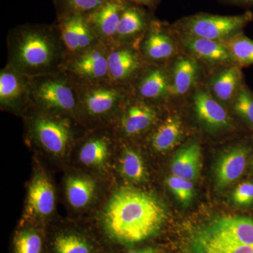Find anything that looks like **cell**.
Instances as JSON below:
<instances>
[{
	"label": "cell",
	"instance_id": "1",
	"mask_svg": "<svg viewBox=\"0 0 253 253\" xmlns=\"http://www.w3.org/2000/svg\"><path fill=\"white\" fill-rule=\"evenodd\" d=\"M166 219V208L157 198L123 188L113 194L106 206L103 229L113 242L132 246L156 236Z\"/></svg>",
	"mask_w": 253,
	"mask_h": 253
},
{
	"label": "cell",
	"instance_id": "2",
	"mask_svg": "<svg viewBox=\"0 0 253 253\" xmlns=\"http://www.w3.org/2000/svg\"><path fill=\"white\" fill-rule=\"evenodd\" d=\"M6 44V64L31 78L61 71L67 57L54 22L16 26L8 33Z\"/></svg>",
	"mask_w": 253,
	"mask_h": 253
},
{
	"label": "cell",
	"instance_id": "3",
	"mask_svg": "<svg viewBox=\"0 0 253 253\" xmlns=\"http://www.w3.org/2000/svg\"><path fill=\"white\" fill-rule=\"evenodd\" d=\"M32 91L37 109L78 121V84L63 71L32 78Z\"/></svg>",
	"mask_w": 253,
	"mask_h": 253
},
{
	"label": "cell",
	"instance_id": "4",
	"mask_svg": "<svg viewBox=\"0 0 253 253\" xmlns=\"http://www.w3.org/2000/svg\"><path fill=\"white\" fill-rule=\"evenodd\" d=\"M79 109L78 121L111 119L118 115L131 94V89L111 82L78 84Z\"/></svg>",
	"mask_w": 253,
	"mask_h": 253
},
{
	"label": "cell",
	"instance_id": "5",
	"mask_svg": "<svg viewBox=\"0 0 253 253\" xmlns=\"http://www.w3.org/2000/svg\"><path fill=\"white\" fill-rule=\"evenodd\" d=\"M29 133L36 143L50 154L66 153L74 136L71 116L55 114L33 108L28 117Z\"/></svg>",
	"mask_w": 253,
	"mask_h": 253
},
{
	"label": "cell",
	"instance_id": "6",
	"mask_svg": "<svg viewBox=\"0 0 253 253\" xmlns=\"http://www.w3.org/2000/svg\"><path fill=\"white\" fill-rule=\"evenodd\" d=\"M108 53L109 46L100 42L89 49L66 58L61 71L78 84L109 81Z\"/></svg>",
	"mask_w": 253,
	"mask_h": 253
},
{
	"label": "cell",
	"instance_id": "7",
	"mask_svg": "<svg viewBox=\"0 0 253 253\" xmlns=\"http://www.w3.org/2000/svg\"><path fill=\"white\" fill-rule=\"evenodd\" d=\"M251 11L235 16L199 14L186 18L181 28L189 36L217 40L234 36L252 21Z\"/></svg>",
	"mask_w": 253,
	"mask_h": 253
},
{
	"label": "cell",
	"instance_id": "8",
	"mask_svg": "<svg viewBox=\"0 0 253 253\" xmlns=\"http://www.w3.org/2000/svg\"><path fill=\"white\" fill-rule=\"evenodd\" d=\"M109 81L117 85L130 88L147 63L137 46L133 44H114L108 53Z\"/></svg>",
	"mask_w": 253,
	"mask_h": 253
},
{
	"label": "cell",
	"instance_id": "9",
	"mask_svg": "<svg viewBox=\"0 0 253 253\" xmlns=\"http://www.w3.org/2000/svg\"><path fill=\"white\" fill-rule=\"evenodd\" d=\"M0 106L2 109L19 113L34 108L32 78L5 65L0 71Z\"/></svg>",
	"mask_w": 253,
	"mask_h": 253
},
{
	"label": "cell",
	"instance_id": "10",
	"mask_svg": "<svg viewBox=\"0 0 253 253\" xmlns=\"http://www.w3.org/2000/svg\"><path fill=\"white\" fill-rule=\"evenodd\" d=\"M54 23L59 30L67 57L79 54L100 42L84 15L70 14L56 16Z\"/></svg>",
	"mask_w": 253,
	"mask_h": 253
},
{
	"label": "cell",
	"instance_id": "11",
	"mask_svg": "<svg viewBox=\"0 0 253 253\" xmlns=\"http://www.w3.org/2000/svg\"><path fill=\"white\" fill-rule=\"evenodd\" d=\"M119 131L126 137L140 135L154 126L158 113L151 103L129 95L118 115Z\"/></svg>",
	"mask_w": 253,
	"mask_h": 253
},
{
	"label": "cell",
	"instance_id": "12",
	"mask_svg": "<svg viewBox=\"0 0 253 253\" xmlns=\"http://www.w3.org/2000/svg\"><path fill=\"white\" fill-rule=\"evenodd\" d=\"M152 19L146 8L125 1L124 9L118 23L113 45L133 44L136 46V42L139 40L141 41L149 29Z\"/></svg>",
	"mask_w": 253,
	"mask_h": 253
},
{
	"label": "cell",
	"instance_id": "13",
	"mask_svg": "<svg viewBox=\"0 0 253 253\" xmlns=\"http://www.w3.org/2000/svg\"><path fill=\"white\" fill-rule=\"evenodd\" d=\"M124 0H108L105 4L86 16L98 40L108 46L113 45L123 9Z\"/></svg>",
	"mask_w": 253,
	"mask_h": 253
},
{
	"label": "cell",
	"instance_id": "14",
	"mask_svg": "<svg viewBox=\"0 0 253 253\" xmlns=\"http://www.w3.org/2000/svg\"><path fill=\"white\" fill-rule=\"evenodd\" d=\"M201 229L234 244L253 247L252 218L226 216L214 219Z\"/></svg>",
	"mask_w": 253,
	"mask_h": 253
},
{
	"label": "cell",
	"instance_id": "15",
	"mask_svg": "<svg viewBox=\"0 0 253 253\" xmlns=\"http://www.w3.org/2000/svg\"><path fill=\"white\" fill-rule=\"evenodd\" d=\"M130 89L136 97L152 104L163 99L170 91L171 85L163 68L148 64Z\"/></svg>",
	"mask_w": 253,
	"mask_h": 253
},
{
	"label": "cell",
	"instance_id": "16",
	"mask_svg": "<svg viewBox=\"0 0 253 253\" xmlns=\"http://www.w3.org/2000/svg\"><path fill=\"white\" fill-rule=\"evenodd\" d=\"M137 47L147 62L156 63L169 59L174 51L170 38L161 23L155 19L151 21Z\"/></svg>",
	"mask_w": 253,
	"mask_h": 253
},
{
	"label": "cell",
	"instance_id": "17",
	"mask_svg": "<svg viewBox=\"0 0 253 253\" xmlns=\"http://www.w3.org/2000/svg\"><path fill=\"white\" fill-rule=\"evenodd\" d=\"M248 151L244 147H236L224 153L215 168L218 187L225 188L242 175L246 167Z\"/></svg>",
	"mask_w": 253,
	"mask_h": 253
},
{
	"label": "cell",
	"instance_id": "18",
	"mask_svg": "<svg viewBox=\"0 0 253 253\" xmlns=\"http://www.w3.org/2000/svg\"><path fill=\"white\" fill-rule=\"evenodd\" d=\"M189 249L190 253H253V247L234 244L201 228L191 236Z\"/></svg>",
	"mask_w": 253,
	"mask_h": 253
},
{
	"label": "cell",
	"instance_id": "19",
	"mask_svg": "<svg viewBox=\"0 0 253 253\" xmlns=\"http://www.w3.org/2000/svg\"><path fill=\"white\" fill-rule=\"evenodd\" d=\"M55 194L52 184L43 175H36L28 190V208L30 212L44 217L54 211Z\"/></svg>",
	"mask_w": 253,
	"mask_h": 253
},
{
	"label": "cell",
	"instance_id": "20",
	"mask_svg": "<svg viewBox=\"0 0 253 253\" xmlns=\"http://www.w3.org/2000/svg\"><path fill=\"white\" fill-rule=\"evenodd\" d=\"M202 166L201 148L192 143L178 151L173 158L171 172L172 175L181 176L191 181L199 177Z\"/></svg>",
	"mask_w": 253,
	"mask_h": 253
},
{
	"label": "cell",
	"instance_id": "21",
	"mask_svg": "<svg viewBox=\"0 0 253 253\" xmlns=\"http://www.w3.org/2000/svg\"><path fill=\"white\" fill-rule=\"evenodd\" d=\"M194 107L200 121L209 127L218 129L229 125V118L225 110L206 91L196 93Z\"/></svg>",
	"mask_w": 253,
	"mask_h": 253
},
{
	"label": "cell",
	"instance_id": "22",
	"mask_svg": "<svg viewBox=\"0 0 253 253\" xmlns=\"http://www.w3.org/2000/svg\"><path fill=\"white\" fill-rule=\"evenodd\" d=\"M181 135L182 126L180 119L176 116H170L153 133L151 146L158 152H167L179 143Z\"/></svg>",
	"mask_w": 253,
	"mask_h": 253
},
{
	"label": "cell",
	"instance_id": "23",
	"mask_svg": "<svg viewBox=\"0 0 253 253\" xmlns=\"http://www.w3.org/2000/svg\"><path fill=\"white\" fill-rule=\"evenodd\" d=\"M186 46L194 54L211 62H225L231 59L229 50L214 40L189 36Z\"/></svg>",
	"mask_w": 253,
	"mask_h": 253
},
{
	"label": "cell",
	"instance_id": "24",
	"mask_svg": "<svg viewBox=\"0 0 253 253\" xmlns=\"http://www.w3.org/2000/svg\"><path fill=\"white\" fill-rule=\"evenodd\" d=\"M111 139L104 134L91 136L84 141L79 153L80 160L87 166H101L109 156Z\"/></svg>",
	"mask_w": 253,
	"mask_h": 253
},
{
	"label": "cell",
	"instance_id": "25",
	"mask_svg": "<svg viewBox=\"0 0 253 253\" xmlns=\"http://www.w3.org/2000/svg\"><path fill=\"white\" fill-rule=\"evenodd\" d=\"M94 181L86 177L72 176L66 181V195L69 204L75 208L85 207L95 192Z\"/></svg>",
	"mask_w": 253,
	"mask_h": 253
},
{
	"label": "cell",
	"instance_id": "26",
	"mask_svg": "<svg viewBox=\"0 0 253 253\" xmlns=\"http://www.w3.org/2000/svg\"><path fill=\"white\" fill-rule=\"evenodd\" d=\"M198 66L194 60L181 58L174 66L173 84L170 92L183 95L188 92L197 77Z\"/></svg>",
	"mask_w": 253,
	"mask_h": 253
},
{
	"label": "cell",
	"instance_id": "27",
	"mask_svg": "<svg viewBox=\"0 0 253 253\" xmlns=\"http://www.w3.org/2000/svg\"><path fill=\"white\" fill-rule=\"evenodd\" d=\"M53 253H94V246L85 236L75 232L57 234L51 243Z\"/></svg>",
	"mask_w": 253,
	"mask_h": 253
},
{
	"label": "cell",
	"instance_id": "28",
	"mask_svg": "<svg viewBox=\"0 0 253 253\" xmlns=\"http://www.w3.org/2000/svg\"><path fill=\"white\" fill-rule=\"evenodd\" d=\"M108 0H53L56 16L70 14L87 16Z\"/></svg>",
	"mask_w": 253,
	"mask_h": 253
},
{
	"label": "cell",
	"instance_id": "29",
	"mask_svg": "<svg viewBox=\"0 0 253 253\" xmlns=\"http://www.w3.org/2000/svg\"><path fill=\"white\" fill-rule=\"evenodd\" d=\"M240 80V72L236 68H229L219 73L212 84L213 91L222 101L231 99L235 92Z\"/></svg>",
	"mask_w": 253,
	"mask_h": 253
},
{
	"label": "cell",
	"instance_id": "30",
	"mask_svg": "<svg viewBox=\"0 0 253 253\" xmlns=\"http://www.w3.org/2000/svg\"><path fill=\"white\" fill-rule=\"evenodd\" d=\"M121 170L123 175L129 180L141 182L146 179V168L140 155L129 148H126L123 151Z\"/></svg>",
	"mask_w": 253,
	"mask_h": 253
},
{
	"label": "cell",
	"instance_id": "31",
	"mask_svg": "<svg viewBox=\"0 0 253 253\" xmlns=\"http://www.w3.org/2000/svg\"><path fill=\"white\" fill-rule=\"evenodd\" d=\"M44 241L36 229L18 231L14 239V253H42Z\"/></svg>",
	"mask_w": 253,
	"mask_h": 253
},
{
	"label": "cell",
	"instance_id": "32",
	"mask_svg": "<svg viewBox=\"0 0 253 253\" xmlns=\"http://www.w3.org/2000/svg\"><path fill=\"white\" fill-rule=\"evenodd\" d=\"M229 51L231 57L239 64H253V41L246 37H235L230 42Z\"/></svg>",
	"mask_w": 253,
	"mask_h": 253
},
{
	"label": "cell",
	"instance_id": "33",
	"mask_svg": "<svg viewBox=\"0 0 253 253\" xmlns=\"http://www.w3.org/2000/svg\"><path fill=\"white\" fill-rule=\"evenodd\" d=\"M167 184L176 199L184 206H188L194 199L195 191L193 181L181 176L171 175L167 179Z\"/></svg>",
	"mask_w": 253,
	"mask_h": 253
},
{
	"label": "cell",
	"instance_id": "34",
	"mask_svg": "<svg viewBox=\"0 0 253 253\" xmlns=\"http://www.w3.org/2000/svg\"><path fill=\"white\" fill-rule=\"evenodd\" d=\"M234 110L240 116L253 124V95L247 89L240 91L234 103Z\"/></svg>",
	"mask_w": 253,
	"mask_h": 253
},
{
	"label": "cell",
	"instance_id": "35",
	"mask_svg": "<svg viewBox=\"0 0 253 253\" xmlns=\"http://www.w3.org/2000/svg\"><path fill=\"white\" fill-rule=\"evenodd\" d=\"M233 199L236 204L248 206L253 203V183L244 182L239 184L234 191Z\"/></svg>",
	"mask_w": 253,
	"mask_h": 253
},
{
	"label": "cell",
	"instance_id": "36",
	"mask_svg": "<svg viewBox=\"0 0 253 253\" xmlns=\"http://www.w3.org/2000/svg\"><path fill=\"white\" fill-rule=\"evenodd\" d=\"M124 1L151 9H154L156 5L157 4L158 0H124Z\"/></svg>",
	"mask_w": 253,
	"mask_h": 253
},
{
	"label": "cell",
	"instance_id": "37",
	"mask_svg": "<svg viewBox=\"0 0 253 253\" xmlns=\"http://www.w3.org/2000/svg\"><path fill=\"white\" fill-rule=\"evenodd\" d=\"M126 253H159L157 249L154 247H145L143 249L131 250Z\"/></svg>",
	"mask_w": 253,
	"mask_h": 253
},
{
	"label": "cell",
	"instance_id": "38",
	"mask_svg": "<svg viewBox=\"0 0 253 253\" xmlns=\"http://www.w3.org/2000/svg\"><path fill=\"white\" fill-rule=\"evenodd\" d=\"M229 2L244 6H253V0H226Z\"/></svg>",
	"mask_w": 253,
	"mask_h": 253
}]
</instances>
